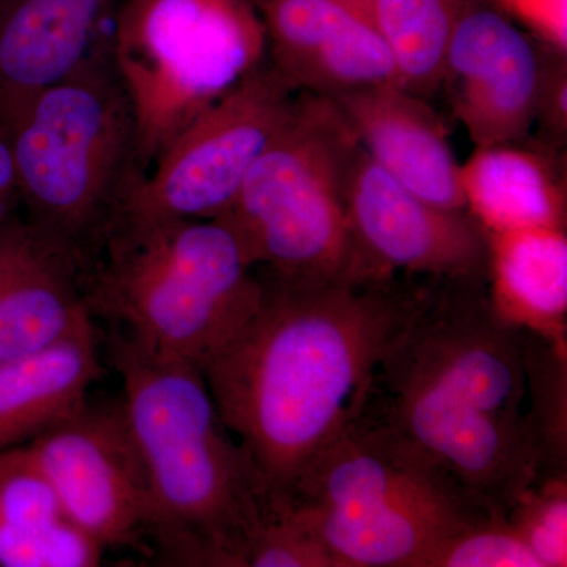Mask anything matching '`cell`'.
I'll return each mask as SVG.
<instances>
[{
	"label": "cell",
	"mask_w": 567,
	"mask_h": 567,
	"mask_svg": "<svg viewBox=\"0 0 567 567\" xmlns=\"http://www.w3.org/2000/svg\"><path fill=\"white\" fill-rule=\"evenodd\" d=\"M20 210V208H10L6 207V205L0 204V224H2L3 219L7 218V216H10L11 213Z\"/></svg>",
	"instance_id": "cell-29"
},
{
	"label": "cell",
	"mask_w": 567,
	"mask_h": 567,
	"mask_svg": "<svg viewBox=\"0 0 567 567\" xmlns=\"http://www.w3.org/2000/svg\"><path fill=\"white\" fill-rule=\"evenodd\" d=\"M257 275L256 311L200 372L278 506L360 415L388 342L431 278L289 282Z\"/></svg>",
	"instance_id": "cell-1"
},
{
	"label": "cell",
	"mask_w": 567,
	"mask_h": 567,
	"mask_svg": "<svg viewBox=\"0 0 567 567\" xmlns=\"http://www.w3.org/2000/svg\"><path fill=\"white\" fill-rule=\"evenodd\" d=\"M82 264L20 210L0 224V363L47 349L92 322Z\"/></svg>",
	"instance_id": "cell-14"
},
{
	"label": "cell",
	"mask_w": 567,
	"mask_h": 567,
	"mask_svg": "<svg viewBox=\"0 0 567 567\" xmlns=\"http://www.w3.org/2000/svg\"><path fill=\"white\" fill-rule=\"evenodd\" d=\"M297 93L268 59L260 63L175 137L122 216H223L233 207L254 164L282 128Z\"/></svg>",
	"instance_id": "cell-9"
},
{
	"label": "cell",
	"mask_w": 567,
	"mask_h": 567,
	"mask_svg": "<svg viewBox=\"0 0 567 567\" xmlns=\"http://www.w3.org/2000/svg\"><path fill=\"white\" fill-rule=\"evenodd\" d=\"M544 47L567 52V0H492Z\"/></svg>",
	"instance_id": "cell-27"
},
{
	"label": "cell",
	"mask_w": 567,
	"mask_h": 567,
	"mask_svg": "<svg viewBox=\"0 0 567 567\" xmlns=\"http://www.w3.org/2000/svg\"><path fill=\"white\" fill-rule=\"evenodd\" d=\"M249 2L264 24L268 62L295 91L336 96L398 82L386 44L350 0Z\"/></svg>",
	"instance_id": "cell-13"
},
{
	"label": "cell",
	"mask_w": 567,
	"mask_h": 567,
	"mask_svg": "<svg viewBox=\"0 0 567 567\" xmlns=\"http://www.w3.org/2000/svg\"><path fill=\"white\" fill-rule=\"evenodd\" d=\"M566 477L537 481L507 516L544 567L566 566Z\"/></svg>",
	"instance_id": "cell-24"
},
{
	"label": "cell",
	"mask_w": 567,
	"mask_h": 567,
	"mask_svg": "<svg viewBox=\"0 0 567 567\" xmlns=\"http://www.w3.org/2000/svg\"><path fill=\"white\" fill-rule=\"evenodd\" d=\"M117 0H0V122L65 81L106 41Z\"/></svg>",
	"instance_id": "cell-16"
},
{
	"label": "cell",
	"mask_w": 567,
	"mask_h": 567,
	"mask_svg": "<svg viewBox=\"0 0 567 567\" xmlns=\"http://www.w3.org/2000/svg\"><path fill=\"white\" fill-rule=\"evenodd\" d=\"M393 58L398 82L427 100L442 89L443 65L462 13L476 0H350Z\"/></svg>",
	"instance_id": "cell-20"
},
{
	"label": "cell",
	"mask_w": 567,
	"mask_h": 567,
	"mask_svg": "<svg viewBox=\"0 0 567 567\" xmlns=\"http://www.w3.org/2000/svg\"><path fill=\"white\" fill-rule=\"evenodd\" d=\"M92 322L39 352L0 363V451L29 445L73 412L102 375Z\"/></svg>",
	"instance_id": "cell-18"
},
{
	"label": "cell",
	"mask_w": 567,
	"mask_h": 567,
	"mask_svg": "<svg viewBox=\"0 0 567 567\" xmlns=\"http://www.w3.org/2000/svg\"><path fill=\"white\" fill-rule=\"evenodd\" d=\"M543 44L492 0L462 13L443 65L442 87L475 147L527 141L535 125Z\"/></svg>",
	"instance_id": "cell-12"
},
{
	"label": "cell",
	"mask_w": 567,
	"mask_h": 567,
	"mask_svg": "<svg viewBox=\"0 0 567 567\" xmlns=\"http://www.w3.org/2000/svg\"><path fill=\"white\" fill-rule=\"evenodd\" d=\"M539 142L565 153L567 144V52L543 44V69L537 91L535 125Z\"/></svg>",
	"instance_id": "cell-26"
},
{
	"label": "cell",
	"mask_w": 567,
	"mask_h": 567,
	"mask_svg": "<svg viewBox=\"0 0 567 567\" xmlns=\"http://www.w3.org/2000/svg\"><path fill=\"white\" fill-rule=\"evenodd\" d=\"M241 567H336L333 559L286 509L275 513L257 529L241 557Z\"/></svg>",
	"instance_id": "cell-25"
},
{
	"label": "cell",
	"mask_w": 567,
	"mask_h": 567,
	"mask_svg": "<svg viewBox=\"0 0 567 567\" xmlns=\"http://www.w3.org/2000/svg\"><path fill=\"white\" fill-rule=\"evenodd\" d=\"M92 319L203 368L256 311L262 282L221 219L122 216L82 270Z\"/></svg>",
	"instance_id": "cell-4"
},
{
	"label": "cell",
	"mask_w": 567,
	"mask_h": 567,
	"mask_svg": "<svg viewBox=\"0 0 567 567\" xmlns=\"http://www.w3.org/2000/svg\"><path fill=\"white\" fill-rule=\"evenodd\" d=\"M425 567H544L507 517H488L443 540Z\"/></svg>",
	"instance_id": "cell-23"
},
{
	"label": "cell",
	"mask_w": 567,
	"mask_h": 567,
	"mask_svg": "<svg viewBox=\"0 0 567 567\" xmlns=\"http://www.w3.org/2000/svg\"><path fill=\"white\" fill-rule=\"evenodd\" d=\"M25 446L66 517L104 551L151 540V483L122 395L110 401L87 395Z\"/></svg>",
	"instance_id": "cell-10"
},
{
	"label": "cell",
	"mask_w": 567,
	"mask_h": 567,
	"mask_svg": "<svg viewBox=\"0 0 567 567\" xmlns=\"http://www.w3.org/2000/svg\"><path fill=\"white\" fill-rule=\"evenodd\" d=\"M525 431L539 480L567 476V361L559 336L524 323Z\"/></svg>",
	"instance_id": "cell-22"
},
{
	"label": "cell",
	"mask_w": 567,
	"mask_h": 567,
	"mask_svg": "<svg viewBox=\"0 0 567 567\" xmlns=\"http://www.w3.org/2000/svg\"><path fill=\"white\" fill-rule=\"evenodd\" d=\"M6 126L22 215L69 246L84 268L147 175L110 40Z\"/></svg>",
	"instance_id": "cell-6"
},
{
	"label": "cell",
	"mask_w": 567,
	"mask_h": 567,
	"mask_svg": "<svg viewBox=\"0 0 567 567\" xmlns=\"http://www.w3.org/2000/svg\"><path fill=\"white\" fill-rule=\"evenodd\" d=\"M361 148L410 192L447 210L466 212L461 164L447 130L424 99L398 82L330 96Z\"/></svg>",
	"instance_id": "cell-15"
},
{
	"label": "cell",
	"mask_w": 567,
	"mask_h": 567,
	"mask_svg": "<svg viewBox=\"0 0 567 567\" xmlns=\"http://www.w3.org/2000/svg\"><path fill=\"white\" fill-rule=\"evenodd\" d=\"M566 153L527 141L475 147L461 164L466 212L488 234L566 224Z\"/></svg>",
	"instance_id": "cell-17"
},
{
	"label": "cell",
	"mask_w": 567,
	"mask_h": 567,
	"mask_svg": "<svg viewBox=\"0 0 567 567\" xmlns=\"http://www.w3.org/2000/svg\"><path fill=\"white\" fill-rule=\"evenodd\" d=\"M491 287L496 303L536 319H561L567 306L565 230L527 229L491 234Z\"/></svg>",
	"instance_id": "cell-21"
},
{
	"label": "cell",
	"mask_w": 567,
	"mask_h": 567,
	"mask_svg": "<svg viewBox=\"0 0 567 567\" xmlns=\"http://www.w3.org/2000/svg\"><path fill=\"white\" fill-rule=\"evenodd\" d=\"M110 52L145 173L205 110L267 61L249 0H123Z\"/></svg>",
	"instance_id": "cell-8"
},
{
	"label": "cell",
	"mask_w": 567,
	"mask_h": 567,
	"mask_svg": "<svg viewBox=\"0 0 567 567\" xmlns=\"http://www.w3.org/2000/svg\"><path fill=\"white\" fill-rule=\"evenodd\" d=\"M352 276L491 281V234L395 182L358 147L346 188Z\"/></svg>",
	"instance_id": "cell-11"
},
{
	"label": "cell",
	"mask_w": 567,
	"mask_h": 567,
	"mask_svg": "<svg viewBox=\"0 0 567 567\" xmlns=\"http://www.w3.org/2000/svg\"><path fill=\"white\" fill-rule=\"evenodd\" d=\"M107 347L151 483L158 558L167 566L241 567L275 506L251 457L224 425L203 372L115 330Z\"/></svg>",
	"instance_id": "cell-3"
},
{
	"label": "cell",
	"mask_w": 567,
	"mask_h": 567,
	"mask_svg": "<svg viewBox=\"0 0 567 567\" xmlns=\"http://www.w3.org/2000/svg\"><path fill=\"white\" fill-rule=\"evenodd\" d=\"M358 147L330 96L297 93L282 128L218 218L256 271L289 282L352 278L346 188Z\"/></svg>",
	"instance_id": "cell-7"
},
{
	"label": "cell",
	"mask_w": 567,
	"mask_h": 567,
	"mask_svg": "<svg viewBox=\"0 0 567 567\" xmlns=\"http://www.w3.org/2000/svg\"><path fill=\"white\" fill-rule=\"evenodd\" d=\"M0 204L10 208H20L17 159H14L9 130L2 122H0Z\"/></svg>",
	"instance_id": "cell-28"
},
{
	"label": "cell",
	"mask_w": 567,
	"mask_h": 567,
	"mask_svg": "<svg viewBox=\"0 0 567 567\" xmlns=\"http://www.w3.org/2000/svg\"><path fill=\"white\" fill-rule=\"evenodd\" d=\"M522 339L524 323L499 308L491 281L429 279L361 410L498 517L539 480Z\"/></svg>",
	"instance_id": "cell-2"
},
{
	"label": "cell",
	"mask_w": 567,
	"mask_h": 567,
	"mask_svg": "<svg viewBox=\"0 0 567 567\" xmlns=\"http://www.w3.org/2000/svg\"><path fill=\"white\" fill-rule=\"evenodd\" d=\"M103 554L66 517L31 450L0 451V567H95Z\"/></svg>",
	"instance_id": "cell-19"
},
{
	"label": "cell",
	"mask_w": 567,
	"mask_h": 567,
	"mask_svg": "<svg viewBox=\"0 0 567 567\" xmlns=\"http://www.w3.org/2000/svg\"><path fill=\"white\" fill-rule=\"evenodd\" d=\"M278 506L336 567H425L447 537L498 517L364 412L309 462Z\"/></svg>",
	"instance_id": "cell-5"
}]
</instances>
